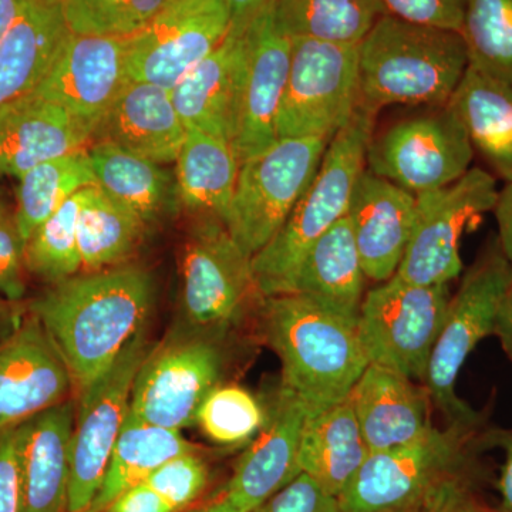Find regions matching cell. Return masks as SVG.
Returning a JSON list of instances; mask_svg holds the SVG:
<instances>
[{"mask_svg": "<svg viewBox=\"0 0 512 512\" xmlns=\"http://www.w3.org/2000/svg\"><path fill=\"white\" fill-rule=\"evenodd\" d=\"M154 302L146 269L121 265L50 285L29 303L82 392L144 329Z\"/></svg>", "mask_w": 512, "mask_h": 512, "instance_id": "cell-1", "label": "cell"}, {"mask_svg": "<svg viewBox=\"0 0 512 512\" xmlns=\"http://www.w3.org/2000/svg\"><path fill=\"white\" fill-rule=\"evenodd\" d=\"M262 332L282 365V386L311 414L348 399L369 366L357 322L299 295L262 299Z\"/></svg>", "mask_w": 512, "mask_h": 512, "instance_id": "cell-2", "label": "cell"}, {"mask_svg": "<svg viewBox=\"0 0 512 512\" xmlns=\"http://www.w3.org/2000/svg\"><path fill=\"white\" fill-rule=\"evenodd\" d=\"M470 62L456 30L383 15L359 45V103L384 107L446 106Z\"/></svg>", "mask_w": 512, "mask_h": 512, "instance_id": "cell-3", "label": "cell"}, {"mask_svg": "<svg viewBox=\"0 0 512 512\" xmlns=\"http://www.w3.org/2000/svg\"><path fill=\"white\" fill-rule=\"evenodd\" d=\"M376 127L375 111L359 103L352 119L329 141L318 173L278 234L252 256V271L264 298L282 295L309 248L349 210L366 170V153Z\"/></svg>", "mask_w": 512, "mask_h": 512, "instance_id": "cell-4", "label": "cell"}, {"mask_svg": "<svg viewBox=\"0 0 512 512\" xmlns=\"http://www.w3.org/2000/svg\"><path fill=\"white\" fill-rule=\"evenodd\" d=\"M512 285V269L500 244L485 251L468 269L448 305L446 320L431 352L424 386L447 427L474 433L481 416L456 392L461 367L478 343L494 335L498 312Z\"/></svg>", "mask_w": 512, "mask_h": 512, "instance_id": "cell-5", "label": "cell"}, {"mask_svg": "<svg viewBox=\"0 0 512 512\" xmlns=\"http://www.w3.org/2000/svg\"><path fill=\"white\" fill-rule=\"evenodd\" d=\"M450 301L448 285L410 284L399 275L366 292L357 333L369 365L424 384Z\"/></svg>", "mask_w": 512, "mask_h": 512, "instance_id": "cell-6", "label": "cell"}, {"mask_svg": "<svg viewBox=\"0 0 512 512\" xmlns=\"http://www.w3.org/2000/svg\"><path fill=\"white\" fill-rule=\"evenodd\" d=\"M181 315L185 332L224 338L264 296L256 286L252 258L224 222L202 218L188 235L180 259Z\"/></svg>", "mask_w": 512, "mask_h": 512, "instance_id": "cell-7", "label": "cell"}, {"mask_svg": "<svg viewBox=\"0 0 512 512\" xmlns=\"http://www.w3.org/2000/svg\"><path fill=\"white\" fill-rule=\"evenodd\" d=\"M328 144L323 138H279L241 164L224 225L245 254L252 258L278 234L318 173Z\"/></svg>", "mask_w": 512, "mask_h": 512, "instance_id": "cell-8", "label": "cell"}, {"mask_svg": "<svg viewBox=\"0 0 512 512\" xmlns=\"http://www.w3.org/2000/svg\"><path fill=\"white\" fill-rule=\"evenodd\" d=\"M474 148L450 103L373 130L366 170L414 195L453 184L470 170Z\"/></svg>", "mask_w": 512, "mask_h": 512, "instance_id": "cell-9", "label": "cell"}, {"mask_svg": "<svg viewBox=\"0 0 512 512\" xmlns=\"http://www.w3.org/2000/svg\"><path fill=\"white\" fill-rule=\"evenodd\" d=\"M359 99V45L295 37L276 120L278 140H332L352 119Z\"/></svg>", "mask_w": 512, "mask_h": 512, "instance_id": "cell-10", "label": "cell"}, {"mask_svg": "<svg viewBox=\"0 0 512 512\" xmlns=\"http://www.w3.org/2000/svg\"><path fill=\"white\" fill-rule=\"evenodd\" d=\"M154 346L141 329L106 372L84 387L76 409L70 457L69 512H86L130 410L134 380Z\"/></svg>", "mask_w": 512, "mask_h": 512, "instance_id": "cell-11", "label": "cell"}, {"mask_svg": "<svg viewBox=\"0 0 512 512\" xmlns=\"http://www.w3.org/2000/svg\"><path fill=\"white\" fill-rule=\"evenodd\" d=\"M222 339L184 332L154 346L134 380L128 412L165 429L181 431L195 424L205 397L224 377Z\"/></svg>", "mask_w": 512, "mask_h": 512, "instance_id": "cell-12", "label": "cell"}, {"mask_svg": "<svg viewBox=\"0 0 512 512\" xmlns=\"http://www.w3.org/2000/svg\"><path fill=\"white\" fill-rule=\"evenodd\" d=\"M416 197L412 239L396 275L410 284L448 285L463 272L464 232L494 210L497 181L493 174L474 167L453 184Z\"/></svg>", "mask_w": 512, "mask_h": 512, "instance_id": "cell-13", "label": "cell"}, {"mask_svg": "<svg viewBox=\"0 0 512 512\" xmlns=\"http://www.w3.org/2000/svg\"><path fill=\"white\" fill-rule=\"evenodd\" d=\"M470 434L446 427L409 446L370 453L339 495L340 512H407L457 477Z\"/></svg>", "mask_w": 512, "mask_h": 512, "instance_id": "cell-14", "label": "cell"}, {"mask_svg": "<svg viewBox=\"0 0 512 512\" xmlns=\"http://www.w3.org/2000/svg\"><path fill=\"white\" fill-rule=\"evenodd\" d=\"M231 26L227 0H168L126 39L128 79L173 90L215 49Z\"/></svg>", "mask_w": 512, "mask_h": 512, "instance_id": "cell-15", "label": "cell"}, {"mask_svg": "<svg viewBox=\"0 0 512 512\" xmlns=\"http://www.w3.org/2000/svg\"><path fill=\"white\" fill-rule=\"evenodd\" d=\"M126 39L70 32L35 94L96 131L127 82Z\"/></svg>", "mask_w": 512, "mask_h": 512, "instance_id": "cell-16", "label": "cell"}, {"mask_svg": "<svg viewBox=\"0 0 512 512\" xmlns=\"http://www.w3.org/2000/svg\"><path fill=\"white\" fill-rule=\"evenodd\" d=\"M311 410L295 393L279 386L266 404L261 431L239 457L222 497L237 512H252L301 474L299 446Z\"/></svg>", "mask_w": 512, "mask_h": 512, "instance_id": "cell-17", "label": "cell"}, {"mask_svg": "<svg viewBox=\"0 0 512 512\" xmlns=\"http://www.w3.org/2000/svg\"><path fill=\"white\" fill-rule=\"evenodd\" d=\"M72 376L32 313L0 342V430L69 399Z\"/></svg>", "mask_w": 512, "mask_h": 512, "instance_id": "cell-18", "label": "cell"}, {"mask_svg": "<svg viewBox=\"0 0 512 512\" xmlns=\"http://www.w3.org/2000/svg\"><path fill=\"white\" fill-rule=\"evenodd\" d=\"M248 53L245 33H229L173 90L175 109L185 128L235 146L247 89Z\"/></svg>", "mask_w": 512, "mask_h": 512, "instance_id": "cell-19", "label": "cell"}, {"mask_svg": "<svg viewBox=\"0 0 512 512\" xmlns=\"http://www.w3.org/2000/svg\"><path fill=\"white\" fill-rule=\"evenodd\" d=\"M417 197L363 171L353 190L349 218L367 279L382 284L397 274L412 239Z\"/></svg>", "mask_w": 512, "mask_h": 512, "instance_id": "cell-20", "label": "cell"}, {"mask_svg": "<svg viewBox=\"0 0 512 512\" xmlns=\"http://www.w3.org/2000/svg\"><path fill=\"white\" fill-rule=\"evenodd\" d=\"M76 409L67 399L16 426L20 512H69Z\"/></svg>", "mask_w": 512, "mask_h": 512, "instance_id": "cell-21", "label": "cell"}, {"mask_svg": "<svg viewBox=\"0 0 512 512\" xmlns=\"http://www.w3.org/2000/svg\"><path fill=\"white\" fill-rule=\"evenodd\" d=\"M248 53L244 114L234 150L239 163L278 141L276 120L291 66L292 39L276 26L272 0L245 32Z\"/></svg>", "mask_w": 512, "mask_h": 512, "instance_id": "cell-22", "label": "cell"}, {"mask_svg": "<svg viewBox=\"0 0 512 512\" xmlns=\"http://www.w3.org/2000/svg\"><path fill=\"white\" fill-rule=\"evenodd\" d=\"M349 400L370 453L409 446L436 429L427 387L386 367L367 366Z\"/></svg>", "mask_w": 512, "mask_h": 512, "instance_id": "cell-23", "label": "cell"}, {"mask_svg": "<svg viewBox=\"0 0 512 512\" xmlns=\"http://www.w3.org/2000/svg\"><path fill=\"white\" fill-rule=\"evenodd\" d=\"M93 131L53 101L26 94L0 107V174L19 178L37 165L86 150Z\"/></svg>", "mask_w": 512, "mask_h": 512, "instance_id": "cell-24", "label": "cell"}, {"mask_svg": "<svg viewBox=\"0 0 512 512\" xmlns=\"http://www.w3.org/2000/svg\"><path fill=\"white\" fill-rule=\"evenodd\" d=\"M185 131L170 90L127 79L94 131L93 141H110L164 165L177 161Z\"/></svg>", "mask_w": 512, "mask_h": 512, "instance_id": "cell-25", "label": "cell"}, {"mask_svg": "<svg viewBox=\"0 0 512 512\" xmlns=\"http://www.w3.org/2000/svg\"><path fill=\"white\" fill-rule=\"evenodd\" d=\"M365 271L348 217L309 248L282 295H299L357 322L365 299Z\"/></svg>", "mask_w": 512, "mask_h": 512, "instance_id": "cell-26", "label": "cell"}, {"mask_svg": "<svg viewBox=\"0 0 512 512\" xmlns=\"http://www.w3.org/2000/svg\"><path fill=\"white\" fill-rule=\"evenodd\" d=\"M70 29L62 0H28L0 42V107L35 92Z\"/></svg>", "mask_w": 512, "mask_h": 512, "instance_id": "cell-27", "label": "cell"}, {"mask_svg": "<svg viewBox=\"0 0 512 512\" xmlns=\"http://www.w3.org/2000/svg\"><path fill=\"white\" fill-rule=\"evenodd\" d=\"M369 454L349 397L309 414L299 446V470L323 491L338 498Z\"/></svg>", "mask_w": 512, "mask_h": 512, "instance_id": "cell-28", "label": "cell"}, {"mask_svg": "<svg viewBox=\"0 0 512 512\" xmlns=\"http://www.w3.org/2000/svg\"><path fill=\"white\" fill-rule=\"evenodd\" d=\"M231 144L195 127H187L175 161V191L181 205L202 218L225 221L239 173Z\"/></svg>", "mask_w": 512, "mask_h": 512, "instance_id": "cell-29", "label": "cell"}, {"mask_svg": "<svg viewBox=\"0 0 512 512\" xmlns=\"http://www.w3.org/2000/svg\"><path fill=\"white\" fill-rule=\"evenodd\" d=\"M451 106L474 151L505 183H512V84L468 66Z\"/></svg>", "mask_w": 512, "mask_h": 512, "instance_id": "cell-30", "label": "cell"}, {"mask_svg": "<svg viewBox=\"0 0 512 512\" xmlns=\"http://www.w3.org/2000/svg\"><path fill=\"white\" fill-rule=\"evenodd\" d=\"M87 156L101 190L137 214L147 227L178 201L173 175L154 161L110 141H93Z\"/></svg>", "mask_w": 512, "mask_h": 512, "instance_id": "cell-31", "label": "cell"}, {"mask_svg": "<svg viewBox=\"0 0 512 512\" xmlns=\"http://www.w3.org/2000/svg\"><path fill=\"white\" fill-rule=\"evenodd\" d=\"M194 451L198 448L185 439L180 430L147 423L128 412L99 493L86 512L103 511L117 495L146 481L171 458Z\"/></svg>", "mask_w": 512, "mask_h": 512, "instance_id": "cell-32", "label": "cell"}, {"mask_svg": "<svg viewBox=\"0 0 512 512\" xmlns=\"http://www.w3.org/2000/svg\"><path fill=\"white\" fill-rule=\"evenodd\" d=\"M82 197L77 218L82 271L99 272L123 265L136 254L147 225L97 184L84 187Z\"/></svg>", "mask_w": 512, "mask_h": 512, "instance_id": "cell-33", "label": "cell"}, {"mask_svg": "<svg viewBox=\"0 0 512 512\" xmlns=\"http://www.w3.org/2000/svg\"><path fill=\"white\" fill-rule=\"evenodd\" d=\"M276 26L295 39L357 46L380 16L379 0H272Z\"/></svg>", "mask_w": 512, "mask_h": 512, "instance_id": "cell-34", "label": "cell"}, {"mask_svg": "<svg viewBox=\"0 0 512 512\" xmlns=\"http://www.w3.org/2000/svg\"><path fill=\"white\" fill-rule=\"evenodd\" d=\"M96 184L86 150L37 165L19 178L16 188V225L23 242L37 227L84 187Z\"/></svg>", "mask_w": 512, "mask_h": 512, "instance_id": "cell-35", "label": "cell"}, {"mask_svg": "<svg viewBox=\"0 0 512 512\" xmlns=\"http://www.w3.org/2000/svg\"><path fill=\"white\" fill-rule=\"evenodd\" d=\"M461 35L470 67L512 84V0H466Z\"/></svg>", "mask_w": 512, "mask_h": 512, "instance_id": "cell-36", "label": "cell"}, {"mask_svg": "<svg viewBox=\"0 0 512 512\" xmlns=\"http://www.w3.org/2000/svg\"><path fill=\"white\" fill-rule=\"evenodd\" d=\"M82 190L37 227L26 242L25 265L28 274L47 284H57L82 271L77 244V218L82 205Z\"/></svg>", "mask_w": 512, "mask_h": 512, "instance_id": "cell-37", "label": "cell"}, {"mask_svg": "<svg viewBox=\"0 0 512 512\" xmlns=\"http://www.w3.org/2000/svg\"><path fill=\"white\" fill-rule=\"evenodd\" d=\"M266 406L238 384H220L202 402L195 424L214 443L237 446L264 427Z\"/></svg>", "mask_w": 512, "mask_h": 512, "instance_id": "cell-38", "label": "cell"}, {"mask_svg": "<svg viewBox=\"0 0 512 512\" xmlns=\"http://www.w3.org/2000/svg\"><path fill=\"white\" fill-rule=\"evenodd\" d=\"M168 0H62L64 18L76 35L127 39L140 32Z\"/></svg>", "mask_w": 512, "mask_h": 512, "instance_id": "cell-39", "label": "cell"}, {"mask_svg": "<svg viewBox=\"0 0 512 512\" xmlns=\"http://www.w3.org/2000/svg\"><path fill=\"white\" fill-rule=\"evenodd\" d=\"M208 481L210 470L207 463L198 451H194L171 458L153 471L144 483L181 512L204 493Z\"/></svg>", "mask_w": 512, "mask_h": 512, "instance_id": "cell-40", "label": "cell"}, {"mask_svg": "<svg viewBox=\"0 0 512 512\" xmlns=\"http://www.w3.org/2000/svg\"><path fill=\"white\" fill-rule=\"evenodd\" d=\"M25 242L13 211L0 215V298L18 303L26 295Z\"/></svg>", "mask_w": 512, "mask_h": 512, "instance_id": "cell-41", "label": "cell"}, {"mask_svg": "<svg viewBox=\"0 0 512 512\" xmlns=\"http://www.w3.org/2000/svg\"><path fill=\"white\" fill-rule=\"evenodd\" d=\"M384 15L461 33L466 0H379Z\"/></svg>", "mask_w": 512, "mask_h": 512, "instance_id": "cell-42", "label": "cell"}, {"mask_svg": "<svg viewBox=\"0 0 512 512\" xmlns=\"http://www.w3.org/2000/svg\"><path fill=\"white\" fill-rule=\"evenodd\" d=\"M252 512H340V507L338 498L301 473Z\"/></svg>", "mask_w": 512, "mask_h": 512, "instance_id": "cell-43", "label": "cell"}, {"mask_svg": "<svg viewBox=\"0 0 512 512\" xmlns=\"http://www.w3.org/2000/svg\"><path fill=\"white\" fill-rule=\"evenodd\" d=\"M0 512H20L16 426L0 430Z\"/></svg>", "mask_w": 512, "mask_h": 512, "instance_id": "cell-44", "label": "cell"}, {"mask_svg": "<svg viewBox=\"0 0 512 512\" xmlns=\"http://www.w3.org/2000/svg\"><path fill=\"white\" fill-rule=\"evenodd\" d=\"M407 512H480L467 488L457 477L448 478L429 491Z\"/></svg>", "mask_w": 512, "mask_h": 512, "instance_id": "cell-45", "label": "cell"}, {"mask_svg": "<svg viewBox=\"0 0 512 512\" xmlns=\"http://www.w3.org/2000/svg\"><path fill=\"white\" fill-rule=\"evenodd\" d=\"M101 512H178L150 485L138 483L117 495Z\"/></svg>", "mask_w": 512, "mask_h": 512, "instance_id": "cell-46", "label": "cell"}, {"mask_svg": "<svg viewBox=\"0 0 512 512\" xmlns=\"http://www.w3.org/2000/svg\"><path fill=\"white\" fill-rule=\"evenodd\" d=\"M493 211L500 232L498 244L512 269V183H507L503 190L498 191Z\"/></svg>", "mask_w": 512, "mask_h": 512, "instance_id": "cell-47", "label": "cell"}, {"mask_svg": "<svg viewBox=\"0 0 512 512\" xmlns=\"http://www.w3.org/2000/svg\"><path fill=\"white\" fill-rule=\"evenodd\" d=\"M490 443L503 448L505 454L500 483H498L501 494L500 512H512V433L494 431L490 434Z\"/></svg>", "mask_w": 512, "mask_h": 512, "instance_id": "cell-48", "label": "cell"}, {"mask_svg": "<svg viewBox=\"0 0 512 512\" xmlns=\"http://www.w3.org/2000/svg\"><path fill=\"white\" fill-rule=\"evenodd\" d=\"M271 0H227L229 15H231V26L229 33L242 36L252 20L269 5Z\"/></svg>", "mask_w": 512, "mask_h": 512, "instance_id": "cell-49", "label": "cell"}, {"mask_svg": "<svg viewBox=\"0 0 512 512\" xmlns=\"http://www.w3.org/2000/svg\"><path fill=\"white\" fill-rule=\"evenodd\" d=\"M494 335L498 336L504 352L512 360V285L508 289L503 303H501L497 323H495Z\"/></svg>", "mask_w": 512, "mask_h": 512, "instance_id": "cell-50", "label": "cell"}, {"mask_svg": "<svg viewBox=\"0 0 512 512\" xmlns=\"http://www.w3.org/2000/svg\"><path fill=\"white\" fill-rule=\"evenodd\" d=\"M26 2L28 0H0V42L19 18Z\"/></svg>", "mask_w": 512, "mask_h": 512, "instance_id": "cell-51", "label": "cell"}, {"mask_svg": "<svg viewBox=\"0 0 512 512\" xmlns=\"http://www.w3.org/2000/svg\"><path fill=\"white\" fill-rule=\"evenodd\" d=\"M190 512H237L231 504L225 500L224 497L218 498V500L212 501V503L204 505V507L195 508Z\"/></svg>", "mask_w": 512, "mask_h": 512, "instance_id": "cell-52", "label": "cell"}, {"mask_svg": "<svg viewBox=\"0 0 512 512\" xmlns=\"http://www.w3.org/2000/svg\"><path fill=\"white\" fill-rule=\"evenodd\" d=\"M12 305V303L6 301V299L0 298V313L6 311V306Z\"/></svg>", "mask_w": 512, "mask_h": 512, "instance_id": "cell-53", "label": "cell"}, {"mask_svg": "<svg viewBox=\"0 0 512 512\" xmlns=\"http://www.w3.org/2000/svg\"><path fill=\"white\" fill-rule=\"evenodd\" d=\"M6 210H8V208H6L5 205H3V202L0 201V215H2Z\"/></svg>", "mask_w": 512, "mask_h": 512, "instance_id": "cell-54", "label": "cell"}]
</instances>
